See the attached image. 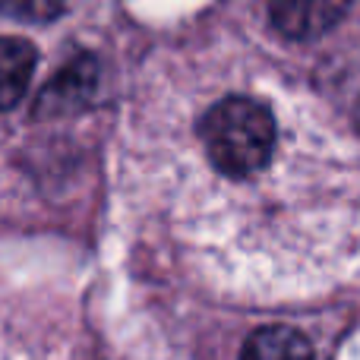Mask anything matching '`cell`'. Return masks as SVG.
I'll list each match as a JSON object with an SVG mask.
<instances>
[{
	"mask_svg": "<svg viewBox=\"0 0 360 360\" xmlns=\"http://www.w3.org/2000/svg\"><path fill=\"white\" fill-rule=\"evenodd\" d=\"M199 139L218 174L250 180L272 162L278 124L269 105L250 95H228L202 114Z\"/></svg>",
	"mask_w": 360,
	"mask_h": 360,
	"instance_id": "obj_1",
	"label": "cell"
},
{
	"mask_svg": "<svg viewBox=\"0 0 360 360\" xmlns=\"http://www.w3.org/2000/svg\"><path fill=\"white\" fill-rule=\"evenodd\" d=\"M348 6L351 0H272L269 19L291 41H310L335 29Z\"/></svg>",
	"mask_w": 360,
	"mask_h": 360,
	"instance_id": "obj_2",
	"label": "cell"
},
{
	"mask_svg": "<svg viewBox=\"0 0 360 360\" xmlns=\"http://www.w3.org/2000/svg\"><path fill=\"white\" fill-rule=\"evenodd\" d=\"M95 86H98V63H95V57H89V54L76 57V60H70L41 89V95L35 101V117H60V114H70L73 108L86 105L92 98Z\"/></svg>",
	"mask_w": 360,
	"mask_h": 360,
	"instance_id": "obj_3",
	"label": "cell"
},
{
	"mask_svg": "<svg viewBox=\"0 0 360 360\" xmlns=\"http://www.w3.org/2000/svg\"><path fill=\"white\" fill-rule=\"evenodd\" d=\"M35 48L22 38H0V111L22 101L29 79L35 73Z\"/></svg>",
	"mask_w": 360,
	"mask_h": 360,
	"instance_id": "obj_4",
	"label": "cell"
},
{
	"mask_svg": "<svg viewBox=\"0 0 360 360\" xmlns=\"http://www.w3.org/2000/svg\"><path fill=\"white\" fill-rule=\"evenodd\" d=\"M240 360H313V345L297 329L266 326L243 342Z\"/></svg>",
	"mask_w": 360,
	"mask_h": 360,
	"instance_id": "obj_5",
	"label": "cell"
},
{
	"mask_svg": "<svg viewBox=\"0 0 360 360\" xmlns=\"http://www.w3.org/2000/svg\"><path fill=\"white\" fill-rule=\"evenodd\" d=\"M67 6V0H0V10L22 22H51Z\"/></svg>",
	"mask_w": 360,
	"mask_h": 360,
	"instance_id": "obj_6",
	"label": "cell"
},
{
	"mask_svg": "<svg viewBox=\"0 0 360 360\" xmlns=\"http://www.w3.org/2000/svg\"><path fill=\"white\" fill-rule=\"evenodd\" d=\"M354 124H357V130H360V101H357V108H354Z\"/></svg>",
	"mask_w": 360,
	"mask_h": 360,
	"instance_id": "obj_7",
	"label": "cell"
}]
</instances>
